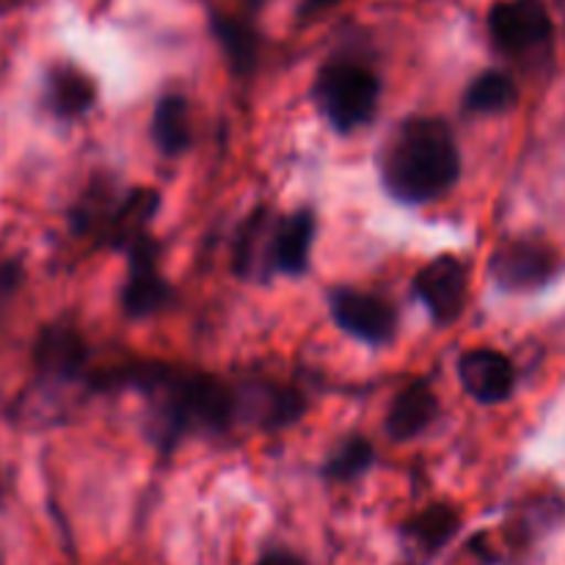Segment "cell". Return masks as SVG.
Segmentation results:
<instances>
[{
    "instance_id": "5b68a950",
    "label": "cell",
    "mask_w": 565,
    "mask_h": 565,
    "mask_svg": "<svg viewBox=\"0 0 565 565\" xmlns=\"http://www.w3.org/2000/svg\"><path fill=\"white\" fill-rule=\"evenodd\" d=\"M557 268L550 246L539 241H508L491 254L489 270L505 290H535L546 285Z\"/></svg>"
},
{
    "instance_id": "5bb4252c",
    "label": "cell",
    "mask_w": 565,
    "mask_h": 565,
    "mask_svg": "<svg viewBox=\"0 0 565 565\" xmlns=\"http://www.w3.org/2000/svg\"><path fill=\"white\" fill-rule=\"evenodd\" d=\"M516 99L519 88L513 83V77L497 70H489L475 77L469 83L467 94H463V105L472 114H502V110H511L516 105Z\"/></svg>"
},
{
    "instance_id": "ffe728a7",
    "label": "cell",
    "mask_w": 565,
    "mask_h": 565,
    "mask_svg": "<svg viewBox=\"0 0 565 565\" xmlns=\"http://www.w3.org/2000/svg\"><path fill=\"white\" fill-rule=\"evenodd\" d=\"M337 0H301V6H298V11H301V17H315L320 14V11H326L329 6H334Z\"/></svg>"
},
{
    "instance_id": "d6986e66",
    "label": "cell",
    "mask_w": 565,
    "mask_h": 565,
    "mask_svg": "<svg viewBox=\"0 0 565 565\" xmlns=\"http://www.w3.org/2000/svg\"><path fill=\"white\" fill-rule=\"evenodd\" d=\"M373 456H375L373 447H370L364 439H348L345 445L329 458V463H326V475H329L331 480H353L359 478L364 469H370Z\"/></svg>"
},
{
    "instance_id": "8fae6325",
    "label": "cell",
    "mask_w": 565,
    "mask_h": 565,
    "mask_svg": "<svg viewBox=\"0 0 565 565\" xmlns=\"http://www.w3.org/2000/svg\"><path fill=\"white\" fill-rule=\"evenodd\" d=\"M315 241V215L309 210L287 215L274 232L270 241V257L281 274L298 276L309 268V252Z\"/></svg>"
},
{
    "instance_id": "44dd1931",
    "label": "cell",
    "mask_w": 565,
    "mask_h": 565,
    "mask_svg": "<svg viewBox=\"0 0 565 565\" xmlns=\"http://www.w3.org/2000/svg\"><path fill=\"white\" fill-rule=\"evenodd\" d=\"M257 565H303L301 561H298V557H292V555H268V557H263V561H259Z\"/></svg>"
},
{
    "instance_id": "cb8c5ba5",
    "label": "cell",
    "mask_w": 565,
    "mask_h": 565,
    "mask_svg": "<svg viewBox=\"0 0 565 565\" xmlns=\"http://www.w3.org/2000/svg\"><path fill=\"white\" fill-rule=\"evenodd\" d=\"M0 565H3V557H0Z\"/></svg>"
},
{
    "instance_id": "7c38bea8",
    "label": "cell",
    "mask_w": 565,
    "mask_h": 565,
    "mask_svg": "<svg viewBox=\"0 0 565 565\" xmlns=\"http://www.w3.org/2000/svg\"><path fill=\"white\" fill-rule=\"evenodd\" d=\"M94 99H97V86L86 72L72 64H58L50 70L47 105L55 116L72 119V116L86 114Z\"/></svg>"
},
{
    "instance_id": "ac0fdd59",
    "label": "cell",
    "mask_w": 565,
    "mask_h": 565,
    "mask_svg": "<svg viewBox=\"0 0 565 565\" xmlns=\"http://www.w3.org/2000/svg\"><path fill=\"white\" fill-rule=\"evenodd\" d=\"M154 207H158V193L154 191H138L127 199L125 207L114 215V237L125 243H138L147 230L149 218L154 215Z\"/></svg>"
},
{
    "instance_id": "6da1fadb",
    "label": "cell",
    "mask_w": 565,
    "mask_h": 565,
    "mask_svg": "<svg viewBox=\"0 0 565 565\" xmlns=\"http://www.w3.org/2000/svg\"><path fill=\"white\" fill-rule=\"evenodd\" d=\"M381 174L401 202H430L456 185L461 154L441 119H408L392 132L381 154Z\"/></svg>"
},
{
    "instance_id": "277c9868",
    "label": "cell",
    "mask_w": 565,
    "mask_h": 565,
    "mask_svg": "<svg viewBox=\"0 0 565 565\" xmlns=\"http://www.w3.org/2000/svg\"><path fill=\"white\" fill-rule=\"evenodd\" d=\"M414 292L430 309L434 320L452 323L461 318L469 298V270L456 257H436L414 279Z\"/></svg>"
},
{
    "instance_id": "3957f363",
    "label": "cell",
    "mask_w": 565,
    "mask_h": 565,
    "mask_svg": "<svg viewBox=\"0 0 565 565\" xmlns=\"http://www.w3.org/2000/svg\"><path fill=\"white\" fill-rule=\"evenodd\" d=\"M489 33L508 55H524L552 39V17L544 0H505L489 14Z\"/></svg>"
},
{
    "instance_id": "9c48e42d",
    "label": "cell",
    "mask_w": 565,
    "mask_h": 565,
    "mask_svg": "<svg viewBox=\"0 0 565 565\" xmlns=\"http://www.w3.org/2000/svg\"><path fill=\"white\" fill-rule=\"evenodd\" d=\"M33 364L42 379L72 381L86 364V342L70 326H47L33 348Z\"/></svg>"
},
{
    "instance_id": "d4e9b609",
    "label": "cell",
    "mask_w": 565,
    "mask_h": 565,
    "mask_svg": "<svg viewBox=\"0 0 565 565\" xmlns=\"http://www.w3.org/2000/svg\"><path fill=\"white\" fill-rule=\"evenodd\" d=\"M561 3H565V0H561Z\"/></svg>"
},
{
    "instance_id": "8992f818",
    "label": "cell",
    "mask_w": 565,
    "mask_h": 565,
    "mask_svg": "<svg viewBox=\"0 0 565 565\" xmlns=\"http://www.w3.org/2000/svg\"><path fill=\"white\" fill-rule=\"evenodd\" d=\"M331 315L337 326L367 345H384L395 337L397 315L384 298L370 292L340 290L331 296Z\"/></svg>"
},
{
    "instance_id": "ba28073f",
    "label": "cell",
    "mask_w": 565,
    "mask_h": 565,
    "mask_svg": "<svg viewBox=\"0 0 565 565\" xmlns=\"http://www.w3.org/2000/svg\"><path fill=\"white\" fill-rule=\"evenodd\" d=\"M171 290L158 274L154 248L149 237H141L130 246V279L125 285V312L130 318H147L169 301Z\"/></svg>"
},
{
    "instance_id": "52a82bcc",
    "label": "cell",
    "mask_w": 565,
    "mask_h": 565,
    "mask_svg": "<svg viewBox=\"0 0 565 565\" xmlns=\"http://www.w3.org/2000/svg\"><path fill=\"white\" fill-rule=\"evenodd\" d=\"M458 379L475 401L494 406V403L511 397L513 386H516V370H513L511 359L502 353L491 351V348H475L458 359Z\"/></svg>"
},
{
    "instance_id": "30bf717a",
    "label": "cell",
    "mask_w": 565,
    "mask_h": 565,
    "mask_svg": "<svg viewBox=\"0 0 565 565\" xmlns=\"http://www.w3.org/2000/svg\"><path fill=\"white\" fill-rule=\"evenodd\" d=\"M439 414V401L425 381H414L392 401L386 414V434L395 441H408L428 430Z\"/></svg>"
},
{
    "instance_id": "4fadbf2b",
    "label": "cell",
    "mask_w": 565,
    "mask_h": 565,
    "mask_svg": "<svg viewBox=\"0 0 565 565\" xmlns=\"http://www.w3.org/2000/svg\"><path fill=\"white\" fill-rule=\"evenodd\" d=\"M152 138L163 154H182L191 143V110L177 94L158 103L152 116Z\"/></svg>"
},
{
    "instance_id": "484cf974",
    "label": "cell",
    "mask_w": 565,
    "mask_h": 565,
    "mask_svg": "<svg viewBox=\"0 0 565 565\" xmlns=\"http://www.w3.org/2000/svg\"><path fill=\"white\" fill-rule=\"evenodd\" d=\"M0 494H3V491H0Z\"/></svg>"
},
{
    "instance_id": "7402d4cb",
    "label": "cell",
    "mask_w": 565,
    "mask_h": 565,
    "mask_svg": "<svg viewBox=\"0 0 565 565\" xmlns=\"http://www.w3.org/2000/svg\"><path fill=\"white\" fill-rule=\"evenodd\" d=\"M14 281H17V274H14V268H11V265L0 268V292H6L9 287H14Z\"/></svg>"
},
{
    "instance_id": "9a60e30c",
    "label": "cell",
    "mask_w": 565,
    "mask_h": 565,
    "mask_svg": "<svg viewBox=\"0 0 565 565\" xmlns=\"http://www.w3.org/2000/svg\"><path fill=\"white\" fill-rule=\"evenodd\" d=\"M456 530L458 513L447 505H434L406 524V539L412 541L417 550L436 552L456 535Z\"/></svg>"
},
{
    "instance_id": "2e32d148",
    "label": "cell",
    "mask_w": 565,
    "mask_h": 565,
    "mask_svg": "<svg viewBox=\"0 0 565 565\" xmlns=\"http://www.w3.org/2000/svg\"><path fill=\"white\" fill-rule=\"evenodd\" d=\"M248 406H252V414L257 417V423L265 425V428L290 425L303 412V403L296 392L276 390V386H257L248 395Z\"/></svg>"
},
{
    "instance_id": "603a6c76",
    "label": "cell",
    "mask_w": 565,
    "mask_h": 565,
    "mask_svg": "<svg viewBox=\"0 0 565 565\" xmlns=\"http://www.w3.org/2000/svg\"><path fill=\"white\" fill-rule=\"evenodd\" d=\"M9 3H11V0H0V9H6Z\"/></svg>"
},
{
    "instance_id": "e0dca14e",
    "label": "cell",
    "mask_w": 565,
    "mask_h": 565,
    "mask_svg": "<svg viewBox=\"0 0 565 565\" xmlns=\"http://www.w3.org/2000/svg\"><path fill=\"white\" fill-rule=\"evenodd\" d=\"M215 36H218L221 47L226 50L230 61L235 64L237 72H248L257 61V36L248 25H243L241 20H232V17L215 14L213 17Z\"/></svg>"
},
{
    "instance_id": "7a4b0ae2",
    "label": "cell",
    "mask_w": 565,
    "mask_h": 565,
    "mask_svg": "<svg viewBox=\"0 0 565 565\" xmlns=\"http://www.w3.org/2000/svg\"><path fill=\"white\" fill-rule=\"evenodd\" d=\"M379 77L353 61H334L320 70L315 81V99L337 130H356L367 125L379 108Z\"/></svg>"
}]
</instances>
